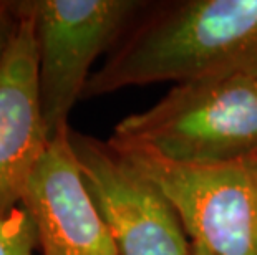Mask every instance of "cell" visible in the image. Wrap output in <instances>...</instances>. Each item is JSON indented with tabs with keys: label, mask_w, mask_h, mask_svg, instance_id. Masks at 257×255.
Returning a JSON list of instances; mask_svg holds the SVG:
<instances>
[{
	"label": "cell",
	"mask_w": 257,
	"mask_h": 255,
	"mask_svg": "<svg viewBox=\"0 0 257 255\" xmlns=\"http://www.w3.org/2000/svg\"><path fill=\"white\" fill-rule=\"evenodd\" d=\"M236 73L257 75V0L151 2L91 73L81 100Z\"/></svg>",
	"instance_id": "1"
},
{
	"label": "cell",
	"mask_w": 257,
	"mask_h": 255,
	"mask_svg": "<svg viewBox=\"0 0 257 255\" xmlns=\"http://www.w3.org/2000/svg\"><path fill=\"white\" fill-rule=\"evenodd\" d=\"M106 143L176 164L250 159L257 156V75L178 83L156 105L119 121Z\"/></svg>",
	"instance_id": "2"
},
{
	"label": "cell",
	"mask_w": 257,
	"mask_h": 255,
	"mask_svg": "<svg viewBox=\"0 0 257 255\" xmlns=\"http://www.w3.org/2000/svg\"><path fill=\"white\" fill-rule=\"evenodd\" d=\"M151 2L143 0H12L17 17L30 19L38 53V95L48 141L70 129L90 68L110 53Z\"/></svg>",
	"instance_id": "3"
},
{
	"label": "cell",
	"mask_w": 257,
	"mask_h": 255,
	"mask_svg": "<svg viewBox=\"0 0 257 255\" xmlns=\"http://www.w3.org/2000/svg\"><path fill=\"white\" fill-rule=\"evenodd\" d=\"M119 154L160 189L191 242L214 255H257V176L250 159L176 164L150 154Z\"/></svg>",
	"instance_id": "4"
},
{
	"label": "cell",
	"mask_w": 257,
	"mask_h": 255,
	"mask_svg": "<svg viewBox=\"0 0 257 255\" xmlns=\"http://www.w3.org/2000/svg\"><path fill=\"white\" fill-rule=\"evenodd\" d=\"M70 144L119 255H188L176 210L155 184L106 141L70 129Z\"/></svg>",
	"instance_id": "5"
},
{
	"label": "cell",
	"mask_w": 257,
	"mask_h": 255,
	"mask_svg": "<svg viewBox=\"0 0 257 255\" xmlns=\"http://www.w3.org/2000/svg\"><path fill=\"white\" fill-rule=\"evenodd\" d=\"M70 129L48 143L20 205L35 222L43 255H119L85 186Z\"/></svg>",
	"instance_id": "6"
},
{
	"label": "cell",
	"mask_w": 257,
	"mask_h": 255,
	"mask_svg": "<svg viewBox=\"0 0 257 255\" xmlns=\"http://www.w3.org/2000/svg\"><path fill=\"white\" fill-rule=\"evenodd\" d=\"M48 136L38 95V53L30 19L20 17L0 63V219L19 209Z\"/></svg>",
	"instance_id": "7"
},
{
	"label": "cell",
	"mask_w": 257,
	"mask_h": 255,
	"mask_svg": "<svg viewBox=\"0 0 257 255\" xmlns=\"http://www.w3.org/2000/svg\"><path fill=\"white\" fill-rule=\"evenodd\" d=\"M37 248V225L24 207L0 219V255H35Z\"/></svg>",
	"instance_id": "8"
},
{
	"label": "cell",
	"mask_w": 257,
	"mask_h": 255,
	"mask_svg": "<svg viewBox=\"0 0 257 255\" xmlns=\"http://www.w3.org/2000/svg\"><path fill=\"white\" fill-rule=\"evenodd\" d=\"M19 27V17L10 9L9 2H0V63L12 43Z\"/></svg>",
	"instance_id": "9"
},
{
	"label": "cell",
	"mask_w": 257,
	"mask_h": 255,
	"mask_svg": "<svg viewBox=\"0 0 257 255\" xmlns=\"http://www.w3.org/2000/svg\"><path fill=\"white\" fill-rule=\"evenodd\" d=\"M188 255H214V253H212L209 248L204 247L199 242H191V247H189V253Z\"/></svg>",
	"instance_id": "10"
},
{
	"label": "cell",
	"mask_w": 257,
	"mask_h": 255,
	"mask_svg": "<svg viewBox=\"0 0 257 255\" xmlns=\"http://www.w3.org/2000/svg\"><path fill=\"white\" fill-rule=\"evenodd\" d=\"M250 162H252V167H254V171H255V176H257V156L250 157Z\"/></svg>",
	"instance_id": "11"
}]
</instances>
